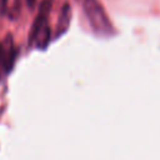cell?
<instances>
[{
	"instance_id": "1",
	"label": "cell",
	"mask_w": 160,
	"mask_h": 160,
	"mask_svg": "<svg viewBox=\"0 0 160 160\" xmlns=\"http://www.w3.org/2000/svg\"><path fill=\"white\" fill-rule=\"evenodd\" d=\"M84 12L95 34L100 36L114 35V26L102 5L98 0H84Z\"/></svg>"
},
{
	"instance_id": "3",
	"label": "cell",
	"mask_w": 160,
	"mask_h": 160,
	"mask_svg": "<svg viewBox=\"0 0 160 160\" xmlns=\"http://www.w3.org/2000/svg\"><path fill=\"white\" fill-rule=\"evenodd\" d=\"M35 2H36V0H26V4H28V6H29L30 9H32V8H34Z\"/></svg>"
},
{
	"instance_id": "2",
	"label": "cell",
	"mask_w": 160,
	"mask_h": 160,
	"mask_svg": "<svg viewBox=\"0 0 160 160\" xmlns=\"http://www.w3.org/2000/svg\"><path fill=\"white\" fill-rule=\"evenodd\" d=\"M51 9V0H44L40 5L38 15L35 18L30 40L40 49L46 48L50 39V28H49V14Z\"/></svg>"
}]
</instances>
